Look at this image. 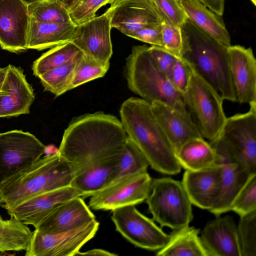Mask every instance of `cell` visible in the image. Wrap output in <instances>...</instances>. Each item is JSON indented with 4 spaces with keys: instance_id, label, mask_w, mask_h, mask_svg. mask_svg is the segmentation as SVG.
Here are the masks:
<instances>
[{
    "instance_id": "cell-33",
    "label": "cell",
    "mask_w": 256,
    "mask_h": 256,
    "mask_svg": "<svg viewBox=\"0 0 256 256\" xmlns=\"http://www.w3.org/2000/svg\"><path fill=\"white\" fill-rule=\"evenodd\" d=\"M109 67L110 62H100L82 54L76 66L70 90L104 76Z\"/></svg>"
},
{
    "instance_id": "cell-23",
    "label": "cell",
    "mask_w": 256,
    "mask_h": 256,
    "mask_svg": "<svg viewBox=\"0 0 256 256\" xmlns=\"http://www.w3.org/2000/svg\"><path fill=\"white\" fill-rule=\"evenodd\" d=\"M95 219L82 197L64 202L42 220L35 228L46 234H55L76 228Z\"/></svg>"
},
{
    "instance_id": "cell-30",
    "label": "cell",
    "mask_w": 256,
    "mask_h": 256,
    "mask_svg": "<svg viewBox=\"0 0 256 256\" xmlns=\"http://www.w3.org/2000/svg\"><path fill=\"white\" fill-rule=\"evenodd\" d=\"M81 51L72 42H68L51 48L33 62L34 74L38 77L66 62Z\"/></svg>"
},
{
    "instance_id": "cell-29",
    "label": "cell",
    "mask_w": 256,
    "mask_h": 256,
    "mask_svg": "<svg viewBox=\"0 0 256 256\" xmlns=\"http://www.w3.org/2000/svg\"><path fill=\"white\" fill-rule=\"evenodd\" d=\"M82 54L80 52L66 62L40 76L38 78L44 90L56 96L70 90L76 66Z\"/></svg>"
},
{
    "instance_id": "cell-8",
    "label": "cell",
    "mask_w": 256,
    "mask_h": 256,
    "mask_svg": "<svg viewBox=\"0 0 256 256\" xmlns=\"http://www.w3.org/2000/svg\"><path fill=\"white\" fill-rule=\"evenodd\" d=\"M94 219L76 228L55 234L33 231L25 256H74L98 230Z\"/></svg>"
},
{
    "instance_id": "cell-26",
    "label": "cell",
    "mask_w": 256,
    "mask_h": 256,
    "mask_svg": "<svg viewBox=\"0 0 256 256\" xmlns=\"http://www.w3.org/2000/svg\"><path fill=\"white\" fill-rule=\"evenodd\" d=\"M182 168L199 170L219 164L218 154L211 144L202 137L192 138L176 152Z\"/></svg>"
},
{
    "instance_id": "cell-3",
    "label": "cell",
    "mask_w": 256,
    "mask_h": 256,
    "mask_svg": "<svg viewBox=\"0 0 256 256\" xmlns=\"http://www.w3.org/2000/svg\"><path fill=\"white\" fill-rule=\"evenodd\" d=\"M120 114L128 136L152 169L168 175L181 171L175 152L156 120L150 103L141 98H130L122 104Z\"/></svg>"
},
{
    "instance_id": "cell-39",
    "label": "cell",
    "mask_w": 256,
    "mask_h": 256,
    "mask_svg": "<svg viewBox=\"0 0 256 256\" xmlns=\"http://www.w3.org/2000/svg\"><path fill=\"white\" fill-rule=\"evenodd\" d=\"M162 47L178 58H181L182 40L180 27L162 24Z\"/></svg>"
},
{
    "instance_id": "cell-20",
    "label": "cell",
    "mask_w": 256,
    "mask_h": 256,
    "mask_svg": "<svg viewBox=\"0 0 256 256\" xmlns=\"http://www.w3.org/2000/svg\"><path fill=\"white\" fill-rule=\"evenodd\" d=\"M0 91V118L17 116L30 113L34 99L32 86L23 70L9 64Z\"/></svg>"
},
{
    "instance_id": "cell-5",
    "label": "cell",
    "mask_w": 256,
    "mask_h": 256,
    "mask_svg": "<svg viewBox=\"0 0 256 256\" xmlns=\"http://www.w3.org/2000/svg\"><path fill=\"white\" fill-rule=\"evenodd\" d=\"M125 76L128 88L144 100L176 106L184 104L182 95L156 64L146 45L132 47L126 58Z\"/></svg>"
},
{
    "instance_id": "cell-12",
    "label": "cell",
    "mask_w": 256,
    "mask_h": 256,
    "mask_svg": "<svg viewBox=\"0 0 256 256\" xmlns=\"http://www.w3.org/2000/svg\"><path fill=\"white\" fill-rule=\"evenodd\" d=\"M228 150L256 172V106L244 114L226 118L218 138Z\"/></svg>"
},
{
    "instance_id": "cell-19",
    "label": "cell",
    "mask_w": 256,
    "mask_h": 256,
    "mask_svg": "<svg viewBox=\"0 0 256 256\" xmlns=\"http://www.w3.org/2000/svg\"><path fill=\"white\" fill-rule=\"evenodd\" d=\"M84 194L70 186L44 192L22 202L8 212L26 225L36 228L38 224L60 204L71 198Z\"/></svg>"
},
{
    "instance_id": "cell-1",
    "label": "cell",
    "mask_w": 256,
    "mask_h": 256,
    "mask_svg": "<svg viewBox=\"0 0 256 256\" xmlns=\"http://www.w3.org/2000/svg\"><path fill=\"white\" fill-rule=\"evenodd\" d=\"M128 135L116 116L102 112L73 119L64 130L58 153L82 166V172L118 166ZM81 172V173H82Z\"/></svg>"
},
{
    "instance_id": "cell-41",
    "label": "cell",
    "mask_w": 256,
    "mask_h": 256,
    "mask_svg": "<svg viewBox=\"0 0 256 256\" xmlns=\"http://www.w3.org/2000/svg\"><path fill=\"white\" fill-rule=\"evenodd\" d=\"M130 37L152 46L162 47V24L145 26L132 34Z\"/></svg>"
},
{
    "instance_id": "cell-46",
    "label": "cell",
    "mask_w": 256,
    "mask_h": 256,
    "mask_svg": "<svg viewBox=\"0 0 256 256\" xmlns=\"http://www.w3.org/2000/svg\"><path fill=\"white\" fill-rule=\"evenodd\" d=\"M22 0L28 4L34 2H35V1H36L38 0Z\"/></svg>"
},
{
    "instance_id": "cell-25",
    "label": "cell",
    "mask_w": 256,
    "mask_h": 256,
    "mask_svg": "<svg viewBox=\"0 0 256 256\" xmlns=\"http://www.w3.org/2000/svg\"><path fill=\"white\" fill-rule=\"evenodd\" d=\"M188 18L198 27L226 47L231 45L230 36L222 16L198 0H180Z\"/></svg>"
},
{
    "instance_id": "cell-15",
    "label": "cell",
    "mask_w": 256,
    "mask_h": 256,
    "mask_svg": "<svg viewBox=\"0 0 256 256\" xmlns=\"http://www.w3.org/2000/svg\"><path fill=\"white\" fill-rule=\"evenodd\" d=\"M28 4L22 0H0V46L12 52L28 50Z\"/></svg>"
},
{
    "instance_id": "cell-48",
    "label": "cell",
    "mask_w": 256,
    "mask_h": 256,
    "mask_svg": "<svg viewBox=\"0 0 256 256\" xmlns=\"http://www.w3.org/2000/svg\"><path fill=\"white\" fill-rule=\"evenodd\" d=\"M252 2L254 5H256V0H250Z\"/></svg>"
},
{
    "instance_id": "cell-17",
    "label": "cell",
    "mask_w": 256,
    "mask_h": 256,
    "mask_svg": "<svg viewBox=\"0 0 256 256\" xmlns=\"http://www.w3.org/2000/svg\"><path fill=\"white\" fill-rule=\"evenodd\" d=\"M106 12L75 27L71 40L82 53L97 61L107 63L112 54V28Z\"/></svg>"
},
{
    "instance_id": "cell-14",
    "label": "cell",
    "mask_w": 256,
    "mask_h": 256,
    "mask_svg": "<svg viewBox=\"0 0 256 256\" xmlns=\"http://www.w3.org/2000/svg\"><path fill=\"white\" fill-rule=\"evenodd\" d=\"M110 4L105 12L112 28L126 36L145 26L162 23L154 0H112Z\"/></svg>"
},
{
    "instance_id": "cell-35",
    "label": "cell",
    "mask_w": 256,
    "mask_h": 256,
    "mask_svg": "<svg viewBox=\"0 0 256 256\" xmlns=\"http://www.w3.org/2000/svg\"><path fill=\"white\" fill-rule=\"evenodd\" d=\"M256 210V173L252 174L230 206L240 217Z\"/></svg>"
},
{
    "instance_id": "cell-34",
    "label": "cell",
    "mask_w": 256,
    "mask_h": 256,
    "mask_svg": "<svg viewBox=\"0 0 256 256\" xmlns=\"http://www.w3.org/2000/svg\"><path fill=\"white\" fill-rule=\"evenodd\" d=\"M237 227L242 256H256V210L240 216Z\"/></svg>"
},
{
    "instance_id": "cell-4",
    "label": "cell",
    "mask_w": 256,
    "mask_h": 256,
    "mask_svg": "<svg viewBox=\"0 0 256 256\" xmlns=\"http://www.w3.org/2000/svg\"><path fill=\"white\" fill-rule=\"evenodd\" d=\"M182 56L224 100L236 102L228 48L204 32L188 18L180 26Z\"/></svg>"
},
{
    "instance_id": "cell-6",
    "label": "cell",
    "mask_w": 256,
    "mask_h": 256,
    "mask_svg": "<svg viewBox=\"0 0 256 256\" xmlns=\"http://www.w3.org/2000/svg\"><path fill=\"white\" fill-rule=\"evenodd\" d=\"M182 99L202 137L210 143L216 140L227 118L222 106L224 99L193 69Z\"/></svg>"
},
{
    "instance_id": "cell-24",
    "label": "cell",
    "mask_w": 256,
    "mask_h": 256,
    "mask_svg": "<svg viewBox=\"0 0 256 256\" xmlns=\"http://www.w3.org/2000/svg\"><path fill=\"white\" fill-rule=\"evenodd\" d=\"M75 27L72 23L41 22L30 17L28 49L42 50L71 42Z\"/></svg>"
},
{
    "instance_id": "cell-22",
    "label": "cell",
    "mask_w": 256,
    "mask_h": 256,
    "mask_svg": "<svg viewBox=\"0 0 256 256\" xmlns=\"http://www.w3.org/2000/svg\"><path fill=\"white\" fill-rule=\"evenodd\" d=\"M192 204L210 210L216 202L220 190L221 168L219 164L202 170H186L182 181Z\"/></svg>"
},
{
    "instance_id": "cell-36",
    "label": "cell",
    "mask_w": 256,
    "mask_h": 256,
    "mask_svg": "<svg viewBox=\"0 0 256 256\" xmlns=\"http://www.w3.org/2000/svg\"><path fill=\"white\" fill-rule=\"evenodd\" d=\"M162 23L180 27L188 18L180 0H154Z\"/></svg>"
},
{
    "instance_id": "cell-38",
    "label": "cell",
    "mask_w": 256,
    "mask_h": 256,
    "mask_svg": "<svg viewBox=\"0 0 256 256\" xmlns=\"http://www.w3.org/2000/svg\"><path fill=\"white\" fill-rule=\"evenodd\" d=\"M191 66L182 58H178L168 76L174 88L182 95L186 90L192 75Z\"/></svg>"
},
{
    "instance_id": "cell-40",
    "label": "cell",
    "mask_w": 256,
    "mask_h": 256,
    "mask_svg": "<svg viewBox=\"0 0 256 256\" xmlns=\"http://www.w3.org/2000/svg\"><path fill=\"white\" fill-rule=\"evenodd\" d=\"M150 53L160 70L168 76L171 70L178 57L162 46H152Z\"/></svg>"
},
{
    "instance_id": "cell-45",
    "label": "cell",
    "mask_w": 256,
    "mask_h": 256,
    "mask_svg": "<svg viewBox=\"0 0 256 256\" xmlns=\"http://www.w3.org/2000/svg\"><path fill=\"white\" fill-rule=\"evenodd\" d=\"M8 71V66L0 68V91L4 82Z\"/></svg>"
},
{
    "instance_id": "cell-18",
    "label": "cell",
    "mask_w": 256,
    "mask_h": 256,
    "mask_svg": "<svg viewBox=\"0 0 256 256\" xmlns=\"http://www.w3.org/2000/svg\"><path fill=\"white\" fill-rule=\"evenodd\" d=\"M228 52L236 102L256 106V60L252 50L230 45Z\"/></svg>"
},
{
    "instance_id": "cell-16",
    "label": "cell",
    "mask_w": 256,
    "mask_h": 256,
    "mask_svg": "<svg viewBox=\"0 0 256 256\" xmlns=\"http://www.w3.org/2000/svg\"><path fill=\"white\" fill-rule=\"evenodd\" d=\"M152 110L176 152L188 140L202 137L184 104L172 106L154 101Z\"/></svg>"
},
{
    "instance_id": "cell-28",
    "label": "cell",
    "mask_w": 256,
    "mask_h": 256,
    "mask_svg": "<svg viewBox=\"0 0 256 256\" xmlns=\"http://www.w3.org/2000/svg\"><path fill=\"white\" fill-rule=\"evenodd\" d=\"M32 232L14 216L4 219L0 215V252L26 251Z\"/></svg>"
},
{
    "instance_id": "cell-10",
    "label": "cell",
    "mask_w": 256,
    "mask_h": 256,
    "mask_svg": "<svg viewBox=\"0 0 256 256\" xmlns=\"http://www.w3.org/2000/svg\"><path fill=\"white\" fill-rule=\"evenodd\" d=\"M112 211L111 218L116 230L135 246L158 251L167 243L170 234L158 226L152 219L141 214L135 206H128Z\"/></svg>"
},
{
    "instance_id": "cell-42",
    "label": "cell",
    "mask_w": 256,
    "mask_h": 256,
    "mask_svg": "<svg viewBox=\"0 0 256 256\" xmlns=\"http://www.w3.org/2000/svg\"><path fill=\"white\" fill-rule=\"evenodd\" d=\"M208 8L222 16L224 12V0H198Z\"/></svg>"
},
{
    "instance_id": "cell-44",
    "label": "cell",
    "mask_w": 256,
    "mask_h": 256,
    "mask_svg": "<svg viewBox=\"0 0 256 256\" xmlns=\"http://www.w3.org/2000/svg\"><path fill=\"white\" fill-rule=\"evenodd\" d=\"M60 2L68 12L77 4L80 0H56Z\"/></svg>"
},
{
    "instance_id": "cell-47",
    "label": "cell",
    "mask_w": 256,
    "mask_h": 256,
    "mask_svg": "<svg viewBox=\"0 0 256 256\" xmlns=\"http://www.w3.org/2000/svg\"><path fill=\"white\" fill-rule=\"evenodd\" d=\"M3 204L2 199L0 195V206H2Z\"/></svg>"
},
{
    "instance_id": "cell-2",
    "label": "cell",
    "mask_w": 256,
    "mask_h": 256,
    "mask_svg": "<svg viewBox=\"0 0 256 256\" xmlns=\"http://www.w3.org/2000/svg\"><path fill=\"white\" fill-rule=\"evenodd\" d=\"M82 166L56 152L41 157L0 182L2 206L8 213L38 194L70 186Z\"/></svg>"
},
{
    "instance_id": "cell-7",
    "label": "cell",
    "mask_w": 256,
    "mask_h": 256,
    "mask_svg": "<svg viewBox=\"0 0 256 256\" xmlns=\"http://www.w3.org/2000/svg\"><path fill=\"white\" fill-rule=\"evenodd\" d=\"M146 202L152 220L161 226L176 230L192 220V204L180 181L170 177L152 178Z\"/></svg>"
},
{
    "instance_id": "cell-43",
    "label": "cell",
    "mask_w": 256,
    "mask_h": 256,
    "mask_svg": "<svg viewBox=\"0 0 256 256\" xmlns=\"http://www.w3.org/2000/svg\"><path fill=\"white\" fill-rule=\"evenodd\" d=\"M78 255L117 256L118 254L100 248H94L84 252H79Z\"/></svg>"
},
{
    "instance_id": "cell-13",
    "label": "cell",
    "mask_w": 256,
    "mask_h": 256,
    "mask_svg": "<svg viewBox=\"0 0 256 256\" xmlns=\"http://www.w3.org/2000/svg\"><path fill=\"white\" fill-rule=\"evenodd\" d=\"M216 150L221 168L220 190L214 206L209 210L216 216L230 211L234 200L253 172L234 156L218 138L210 143Z\"/></svg>"
},
{
    "instance_id": "cell-27",
    "label": "cell",
    "mask_w": 256,
    "mask_h": 256,
    "mask_svg": "<svg viewBox=\"0 0 256 256\" xmlns=\"http://www.w3.org/2000/svg\"><path fill=\"white\" fill-rule=\"evenodd\" d=\"M200 230L189 225L173 230L158 256H209L200 236Z\"/></svg>"
},
{
    "instance_id": "cell-21",
    "label": "cell",
    "mask_w": 256,
    "mask_h": 256,
    "mask_svg": "<svg viewBox=\"0 0 256 256\" xmlns=\"http://www.w3.org/2000/svg\"><path fill=\"white\" fill-rule=\"evenodd\" d=\"M200 238L209 256H242L238 227L230 216L209 222Z\"/></svg>"
},
{
    "instance_id": "cell-31",
    "label": "cell",
    "mask_w": 256,
    "mask_h": 256,
    "mask_svg": "<svg viewBox=\"0 0 256 256\" xmlns=\"http://www.w3.org/2000/svg\"><path fill=\"white\" fill-rule=\"evenodd\" d=\"M148 166V162L144 156L128 136L118 166L106 186L126 176L147 172Z\"/></svg>"
},
{
    "instance_id": "cell-37",
    "label": "cell",
    "mask_w": 256,
    "mask_h": 256,
    "mask_svg": "<svg viewBox=\"0 0 256 256\" xmlns=\"http://www.w3.org/2000/svg\"><path fill=\"white\" fill-rule=\"evenodd\" d=\"M112 0H80L69 12L72 22L76 26L96 16V11Z\"/></svg>"
},
{
    "instance_id": "cell-9",
    "label": "cell",
    "mask_w": 256,
    "mask_h": 256,
    "mask_svg": "<svg viewBox=\"0 0 256 256\" xmlns=\"http://www.w3.org/2000/svg\"><path fill=\"white\" fill-rule=\"evenodd\" d=\"M152 180L147 172L126 176L92 194L88 206L93 210H113L141 204L149 195Z\"/></svg>"
},
{
    "instance_id": "cell-32",
    "label": "cell",
    "mask_w": 256,
    "mask_h": 256,
    "mask_svg": "<svg viewBox=\"0 0 256 256\" xmlns=\"http://www.w3.org/2000/svg\"><path fill=\"white\" fill-rule=\"evenodd\" d=\"M28 10L30 17L39 22L57 24L72 23L68 12L56 0H38L34 2L28 4Z\"/></svg>"
},
{
    "instance_id": "cell-11",
    "label": "cell",
    "mask_w": 256,
    "mask_h": 256,
    "mask_svg": "<svg viewBox=\"0 0 256 256\" xmlns=\"http://www.w3.org/2000/svg\"><path fill=\"white\" fill-rule=\"evenodd\" d=\"M46 150L28 132L16 130L0 133V182L38 160Z\"/></svg>"
}]
</instances>
